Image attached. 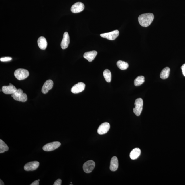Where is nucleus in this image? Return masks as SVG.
I'll return each mask as SVG.
<instances>
[{
  "label": "nucleus",
  "instance_id": "1",
  "mask_svg": "<svg viewBox=\"0 0 185 185\" xmlns=\"http://www.w3.org/2000/svg\"><path fill=\"white\" fill-rule=\"evenodd\" d=\"M154 18V15L153 13H148L143 14L139 16V22L142 27H147L151 25Z\"/></svg>",
  "mask_w": 185,
  "mask_h": 185
},
{
  "label": "nucleus",
  "instance_id": "2",
  "mask_svg": "<svg viewBox=\"0 0 185 185\" xmlns=\"http://www.w3.org/2000/svg\"><path fill=\"white\" fill-rule=\"evenodd\" d=\"M11 97L13 98L15 100L24 102L27 100V94L23 93V90L21 89L17 90L15 93L12 94Z\"/></svg>",
  "mask_w": 185,
  "mask_h": 185
},
{
  "label": "nucleus",
  "instance_id": "3",
  "mask_svg": "<svg viewBox=\"0 0 185 185\" xmlns=\"http://www.w3.org/2000/svg\"><path fill=\"white\" fill-rule=\"evenodd\" d=\"M29 72L27 70L19 69L16 70L14 72L15 77L19 80L26 79L29 76Z\"/></svg>",
  "mask_w": 185,
  "mask_h": 185
},
{
  "label": "nucleus",
  "instance_id": "4",
  "mask_svg": "<svg viewBox=\"0 0 185 185\" xmlns=\"http://www.w3.org/2000/svg\"><path fill=\"white\" fill-rule=\"evenodd\" d=\"M135 107L133 109V112L136 116H140L142 113L143 102V99L141 98H139L136 99L135 103Z\"/></svg>",
  "mask_w": 185,
  "mask_h": 185
},
{
  "label": "nucleus",
  "instance_id": "5",
  "mask_svg": "<svg viewBox=\"0 0 185 185\" xmlns=\"http://www.w3.org/2000/svg\"><path fill=\"white\" fill-rule=\"evenodd\" d=\"M60 145V143L58 142L50 143L44 146L43 149L44 151H52L57 149Z\"/></svg>",
  "mask_w": 185,
  "mask_h": 185
},
{
  "label": "nucleus",
  "instance_id": "6",
  "mask_svg": "<svg viewBox=\"0 0 185 185\" xmlns=\"http://www.w3.org/2000/svg\"><path fill=\"white\" fill-rule=\"evenodd\" d=\"M119 34V31L118 30H116L110 32L101 34L100 36L102 38H106L109 40H113L116 39Z\"/></svg>",
  "mask_w": 185,
  "mask_h": 185
},
{
  "label": "nucleus",
  "instance_id": "7",
  "mask_svg": "<svg viewBox=\"0 0 185 185\" xmlns=\"http://www.w3.org/2000/svg\"><path fill=\"white\" fill-rule=\"evenodd\" d=\"M95 166V163L93 160H88L84 164L83 170L86 173H90L93 170Z\"/></svg>",
  "mask_w": 185,
  "mask_h": 185
},
{
  "label": "nucleus",
  "instance_id": "8",
  "mask_svg": "<svg viewBox=\"0 0 185 185\" xmlns=\"http://www.w3.org/2000/svg\"><path fill=\"white\" fill-rule=\"evenodd\" d=\"M84 8V4L83 3L78 2L72 5L71 7V10L73 13H78L83 11Z\"/></svg>",
  "mask_w": 185,
  "mask_h": 185
},
{
  "label": "nucleus",
  "instance_id": "9",
  "mask_svg": "<svg viewBox=\"0 0 185 185\" xmlns=\"http://www.w3.org/2000/svg\"><path fill=\"white\" fill-rule=\"evenodd\" d=\"M85 85L84 83L79 82L75 84L71 88V92L74 94L79 93L85 89Z\"/></svg>",
  "mask_w": 185,
  "mask_h": 185
},
{
  "label": "nucleus",
  "instance_id": "10",
  "mask_svg": "<svg viewBox=\"0 0 185 185\" xmlns=\"http://www.w3.org/2000/svg\"><path fill=\"white\" fill-rule=\"evenodd\" d=\"M40 163L38 161L29 162L24 166V169L25 171H34L36 170L39 166Z\"/></svg>",
  "mask_w": 185,
  "mask_h": 185
},
{
  "label": "nucleus",
  "instance_id": "11",
  "mask_svg": "<svg viewBox=\"0 0 185 185\" xmlns=\"http://www.w3.org/2000/svg\"><path fill=\"white\" fill-rule=\"evenodd\" d=\"M110 128L109 123H104L101 124L97 129V133L99 134H105L109 131Z\"/></svg>",
  "mask_w": 185,
  "mask_h": 185
},
{
  "label": "nucleus",
  "instance_id": "12",
  "mask_svg": "<svg viewBox=\"0 0 185 185\" xmlns=\"http://www.w3.org/2000/svg\"><path fill=\"white\" fill-rule=\"evenodd\" d=\"M54 83L51 80H48L45 82L42 89V92L43 94H46L49 90L52 89Z\"/></svg>",
  "mask_w": 185,
  "mask_h": 185
},
{
  "label": "nucleus",
  "instance_id": "13",
  "mask_svg": "<svg viewBox=\"0 0 185 185\" xmlns=\"http://www.w3.org/2000/svg\"><path fill=\"white\" fill-rule=\"evenodd\" d=\"M16 88L11 83L9 86H4L2 88V90L5 94H13L17 91Z\"/></svg>",
  "mask_w": 185,
  "mask_h": 185
},
{
  "label": "nucleus",
  "instance_id": "14",
  "mask_svg": "<svg viewBox=\"0 0 185 185\" xmlns=\"http://www.w3.org/2000/svg\"><path fill=\"white\" fill-rule=\"evenodd\" d=\"M70 43V37L68 33L66 32L64 33L63 38L61 43V48L62 49H65L68 47Z\"/></svg>",
  "mask_w": 185,
  "mask_h": 185
},
{
  "label": "nucleus",
  "instance_id": "15",
  "mask_svg": "<svg viewBox=\"0 0 185 185\" xmlns=\"http://www.w3.org/2000/svg\"><path fill=\"white\" fill-rule=\"evenodd\" d=\"M97 54V52L95 50L86 52L84 54L83 57L88 60L89 62H92L95 59Z\"/></svg>",
  "mask_w": 185,
  "mask_h": 185
},
{
  "label": "nucleus",
  "instance_id": "16",
  "mask_svg": "<svg viewBox=\"0 0 185 185\" xmlns=\"http://www.w3.org/2000/svg\"><path fill=\"white\" fill-rule=\"evenodd\" d=\"M118 167V160L116 156H113L111 158V161L110 169L112 172L117 170Z\"/></svg>",
  "mask_w": 185,
  "mask_h": 185
},
{
  "label": "nucleus",
  "instance_id": "17",
  "mask_svg": "<svg viewBox=\"0 0 185 185\" xmlns=\"http://www.w3.org/2000/svg\"><path fill=\"white\" fill-rule=\"evenodd\" d=\"M38 47L41 50L46 49L48 46V43L46 38L43 36H41L38 38Z\"/></svg>",
  "mask_w": 185,
  "mask_h": 185
},
{
  "label": "nucleus",
  "instance_id": "18",
  "mask_svg": "<svg viewBox=\"0 0 185 185\" xmlns=\"http://www.w3.org/2000/svg\"><path fill=\"white\" fill-rule=\"evenodd\" d=\"M141 151L139 148H135L131 152L130 157L131 159L134 160L137 159L140 156Z\"/></svg>",
  "mask_w": 185,
  "mask_h": 185
},
{
  "label": "nucleus",
  "instance_id": "19",
  "mask_svg": "<svg viewBox=\"0 0 185 185\" xmlns=\"http://www.w3.org/2000/svg\"><path fill=\"white\" fill-rule=\"evenodd\" d=\"M170 69L168 67H166L163 69L160 74V78L162 79H167L168 78L170 74Z\"/></svg>",
  "mask_w": 185,
  "mask_h": 185
},
{
  "label": "nucleus",
  "instance_id": "20",
  "mask_svg": "<svg viewBox=\"0 0 185 185\" xmlns=\"http://www.w3.org/2000/svg\"><path fill=\"white\" fill-rule=\"evenodd\" d=\"M117 65L119 68L121 70H125L129 67V64L127 62L121 60L118 61L117 63Z\"/></svg>",
  "mask_w": 185,
  "mask_h": 185
},
{
  "label": "nucleus",
  "instance_id": "21",
  "mask_svg": "<svg viewBox=\"0 0 185 185\" xmlns=\"http://www.w3.org/2000/svg\"><path fill=\"white\" fill-rule=\"evenodd\" d=\"M144 82V77L143 76H139L134 80V84L136 86H138L142 84Z\"/></svg>",
  "mask_w": 185,
  "mask_h": 185
},
{
  "label": "nucleus",
  "instance_id": "22",
  "mask_svg": "<svg viewBox=\"0 0 185 185\" xmlns=\"http://www.w3.org/2000/svg\"><path fill=\"white\" fill-rule=\"evenodd\" d=\"M103 74L106 81L108 83L110 82L111 80V71L109 70L106 69L104 71Z\"/></svg>",
  "mask_w": 185,
  "mask_h": 185
},
{
  "label": "nucleus",
  "instance_id": "23",
  "mask_svg": "<svg viewBox=\"0 0 185 185\" xmlns=\"http://www.w3.org/2000/svg\"><path fill=\"white\" fill-rule=\"evenodd\" d=\"M9 147L3 141L0 139V153H4L8 151Z\"/></svg>",
  "mask_w": 185,
  "mask_h": 185
},
{
  "label": "nucleus",
  "instance_id": "24",
  "mask_svg": "<svg viewBox=\"0 0 185 185\" xmlns=\"http://www.w3.org/2000/svg\"><path fill=\"white\" fill-rule=\"evenodd\" d=\"M12 59V58L11 57H5L1 58L0 59V60H1V62H6L11 60Z\"/></svg>",
  "mask_w": 185,
  "mask_h": 185
},
{
  "label": "nucleus",
  "instance_id": "25",
  "mask_svg": "<svg viewBox=\"0 0 185 185\" xmlns=\"http://www.w3.org/2000/svg\"><path fill=\"white\" fill-rule=\"evenodd\" d=\"M62 180L60 179H57L54 183V185H61L62 184Z\"/></svg>",
  "mask_w": 185,
  "mask_h": 185
},
{
  "label": "nucleus",
  "instance_id": "26",
  "mask_svg": "<svg viewBox=\"0 0 185 185\" xmlns=\"http://www.w3.org/2000/svg\"><path fill=\"white\" fill-rule=\"evenodd\" d=\"M181 69H182L183 74L184 76L185 77V64H183L181 67Z\"/></svg>",
  "mask_w": 185,
  "mask_h": 185
},
{
  "label": "nucleus",
  "instance_id": "27",
  "mask_svg": "<svg viewBox=\"0 0 185 185\" xmlns=\"http://www.w3.org/2000/svg\"><path fill=\"white\" fill-rule=\"evenodd\" d=\"M31 185H39V181L38 180H36L34 181V182L32 183Z\"/></svg>",
  "mask_w": 185,
  "mask_h": 185
},
{
  "label": "nucleus",
  "instance_id": "28",
  "mask_svg": "<svg viewBox=\"0 0 185 185\" xmlns=\"http://www.w3.org/2000/svg\"><path fill=\"white\" fill-rule=\"evenodd\" d=\"M0 185H5L4 183H3V181L1 180V179L0 180Z\"/></svg>",
  "mask_w": 185,
  "mask_h": 185
},
{
  "label": "nucleus",
  "instance_id": "29",
  "mask_svg": "<svg viewBox=\"0 0 185 185\" xmlns=\"http://www.w3.org/2000/svg\"><path fill=\"white\" fill-rule=\"evenodd\" d=\"M38 181H39L40 180V179H38Z\"/></svg>",
  "mask_w": 185,
  "mask_h": 185
}]
</instances>
